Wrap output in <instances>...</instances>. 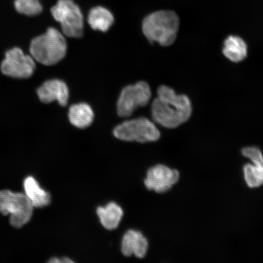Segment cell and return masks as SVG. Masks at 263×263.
Masks as SVG:
<instances>
[{"instance_id": "6da1fadb", "label": "cell", "mask_w": 263, "mask_h": 263, "mask_svg": "<svg viewBox=\"0 0 263 263\" xmlns=\"http://www.w3.org/2000/svg\"><path fill=\"white\" fill-rule=\"evenodd\" d=\"M158 97L152 105L155 122L164 127L176 128L189 120L192 112V103L184 95H177L172 88L162 85Z\"/></svg>"}, {"instance_id": "7a4b0ae2", "label": "cell", "mask_w": 263, "mask_h": 263, "mask_svg": "<svg viewBox=\"0 0 263 263\" xmlns=\"http://www.w3.org/2000/svg\"><path fill=\"white\" fill-rule=\"evenodd\" d=\"M179 16L172 11H159L147 15L143 22V32L151 43L164 47L175 42L179 31Z\"/></svg>"}, {"instance_id": "3957f363", "label": "cell", "mask_w": 263, "mask_h": 263, "mask_svg": "<svg viewBox=\"0 0 263 263\" xmlns=\"http://www.w3.org/2000/svg\"><path fill=\"white\" fill-rule=\"evenodd\" d=\"M67 45L63 34L57 29L49 28L44 34L31 42V57L45 65H53L63 59L67 54Z\"/></svg>"}, {"instance_id": "277c9868", "label": "cell", "mask_w": 263, "mask_h": 263, "mask_svg": "<svg viewBox=\"0 0 263 263\" xmlns=\"http://www.w3.org/2000/svg\"><path fill=\"white\" fill-rule=\"evenodd\" d=\"M33 209L25 194L0 191V213L9 216L10 224L14 228H21L30 221Z\"/></svg>"}, {"instance_id": "5b68a950", "label": "cell", "mask_w": 263, "mask_h": 263, "mask_svg": "<svg viewBox=\"0 0 263 263\" xmlns=\"http://www.w3.org/2000/svg\"><path fill=\"white\" fill-rule=\"evenodd\" d=\"M54 18L60 23L64 34L71 38L81 37L83 34L84 16L73 0H59L51 9Z\"/></svg>"}, {"instance_id": "8992f818", "label": "cell", "mask_w": 263, "mask_h": 263, "mask_svg": "<svg viewBox=\"0 0 263 263\" xmlns=\"http://www.w3.org/2000/svg\"><path fill=\"white\" fill-rule=\"evenodd\" d=\"M114 134L118 139L140 143L152 142L160 137L156 125L144 117L124 121L115 127Z\"/></svg>"}, {"instance_id": "52a82bcc", "label": "cell", "mask_w": 263, "mask_h": 263, "mask_svg": "<svg viewBox=\"0 0 263 263\" xmlns=\"http://www.w3.org/2000/svg\"><path fill=\"white\" fill-rule=\"evenodd\" d=\"M151 96L149 85L146 82L141 81L124 88L117 103L118 115L122 118L130 117L137 108L146 106Z\"/></svg>"}, {"instance_id": "ba28073f", "label": "cell", "mask_w": 263, "mask_h": 263, "mask_svg": "<svg viewBox=\"0 0 263 263\" xmlns=\"http://www.w3.org/2000/svg\"><path fill=\"white\" fill-rule=\"evenodd\" d=\"M35 68L34 59L26 55L19 48H14L6 53L2 62V73L8 77L25 79L31 77Z\"/></svg>"}, {"instance_id": "9c48e42d", "label": "cell", "mask_w": 263, "mask_h": 263, "mask_svg": "<svg viewBox=\"0 0 263 263\" xmlns=\"http://www.w3.org/2000/svg\"><path fill=\"white\" fill-rule=\"evenodd\" d=\"M179 177L177 170L158 164L148 171L144 184L148 190L155 191L158 193H165L178 182Z\"/></svg>"}, {"instance_id": "30bf717a", "label": "cell", "mask_w": 263, "mask_h": 263, "mask_svg": "<svg viewBox=\"0 0 263 263\" xmlns=\"http://www.w3.org/2000/svg\"><path fill=\"white\" fill-rule=\"evenodd\" d=\"M37 95L42 103H51L57 101L61 106H66L69 100V90L63 81L51 80L45 82L37 90Z\"/></svg>"}, {"instance_id": "8fae6325", "label": "cell", "mask_w": 263, "mask_h": 263, "mask_svg": "<svg viewBox=\"0 0 263 263\" xmlns=\"http://www.w3.org/2000/svg\"><path fill=\"white\" fill-rule=\"evenodd\" d=\"M148 249V242L142 233L134 230L127 231L123 236L121 252L124 255H135L143 258L146 256Z\"/></svg>"}, {"instance_id": "7c38bea8", "label": "cell", "mask_w": 263, "mask_h": 263, "mask_svg": "<svg viewBox=\"0 0 263 263\" xmlns=\"http://www.w3.org/2000/svg\"><path fill=\"white\" fill-rule=\"evenodd\" d=\"M25 195L36 208H42L48 206L51 202L49 193L41 189L34 177L29 176L24 181Z\"/></svg>"}, {"instance_id": "4fadbf2b", "label": "cell", "mask_w": 263, "mask_h": 263, "mask_svg": "<svg viewBox=\"0 0 263 263\" xmlns=\"http://www.w3.org/2000/svg\"><path fill=\"white\" fill-rule=\"evenodd\" d=\"M68 117L74 126L84 129L93 122L94 113L89 105L80 103L72 105L69 109Z\"/></svg>"}, {"instance_id": "5bb4252c", "label": "cell", "mask_w": 263, "mask_h": 263, "mask_svg": "<svg viewBox=\"0 0 263 263\" xmlns=\"http://www.w3.org/2000/svg\"><path fill=\"white\" fill-rule=\"evenodd\" d=\"M223 54L233 62L244 61L248 55V47L244 41L238 36L230 35L223 44Z\"/></svg>"}, {"instance_id": "9a60e30c", "label": "cell", "mask_w": 263, "mask_h": 263, "mask_svg": "<svg viewBox=\"0 0 263 263\" xmlns=\"http://www.w3.org/2000/svg\"><path fill=\"white\" fill-rule=\"evenodd\" d=\"M97 214L104 228L114 230L119 225L123 211L116 203L110 202L105 207H98Z\"/></svg>"}, {"instance_id": "2e32d148", "label": "cell", "mask_w": 263, "mask_h": 263, "mask_svg": "<svg viewBox=\"0 0 263 263\" xmlns=\"http://www.w3.org/2000/svg\"><path fill=\"white\" fill-rule=\"evenodd\" d=\"M88 22L94 30L106 32L112 26L114 15L106 8L97 6L90 10Z\"/></svg>"}, {"instance_id": "e0dca14e", "label": "cell", "mask_w": 263, "mask_h": 263, "mask_svg": "<svg viewBox=\"0 0 263 263\" xmlns=\"http://www.w3.org/2000/svg\"><path fill=\"white\" fill-rule=\"evenodd\" d=\"M245 179L250 188H258L263 184V167L254 164H246L244 166Z\"/></svg>"}, {"instance_id": "ac0fdd59", "label": "cell", "mask_w": 263, "mask_h": 263, "mask_svg": "<svg viewBox=\"0 0 263 263\" xmlns=\"http://www.w3.org/2000/svg\"><path fill=\"white\" fill-rule=\"evenodd\" d=\"M14 4L16 11L25 15H37L43 11L40 0H15Z\"/></svg>"}, {"instance_id": "d6986e66", "label": "cell", "mask_w": 263, "mask_h": 263, "mask_svg": "<svg viewBox=\"0 0 263 263\" xmlns=\"http://www.w3.org/2000/svg\"><path fill=\"white\" fill-rule=\"evenodd\" d=\"M242 155L248 158L255 165L263 167V156L261 151L256 147H247L242 150Z\"/></svg>"}, {"instance_id": "ffe728a7", "label": "cell", "mask_w": 263, "mask_h": 263, "mask_svg": "<svg viewBox=\"0 0 263 263\" xmlns=\"http://www.w3.org/2000/svg\"><path fill=\"white\" fill-rule=\"evenodd\" d=\"M48 262L51 263H70L73 262V261H72L71 259L68 258H62L61 259L54 258L50 259Z\"/></svg>"}]
</instances>
